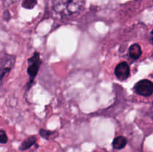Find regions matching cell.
Wrapping results in <instances>:
<instances>
[{
    "label": "cell",
    "instance_id": "cell-1",
    "mask_svg": "<svg viewBox=\"0 0 153 152\" xmlns=\"http://www.w3.org/2000/svg\"><path fill=\"white\" fill-rule=\"evenodd\" d=\"M85 0H54L53 8L56 13L65 16L76 15L83 10Z\"/></svg>",
    "mask_w": 153,
    "mask_h": 152
},
{
    "label": "cell",
    "instance_id": "cell-2",
    "mask_svg": "<svg viewBox=\"0 0 153 152\" xmlns=\"http://www.w3.org/2000/svg\"><path fill=\"white\" fill-rule=\"evenodd\" d=\"M28 66L27 69V73L29 75V81H28V89L31 87V85L33 84L34 78L37 76L38 73L39 69H40V64H41V60L40 58V54L38 52H34L32 57L28 60Z\"/></svg>",
    "mask_w": 153,
    "mask_h": 152
},
{
    "label": "cell",
    "instance_id": "cell-3",
    "mask_svg": "<svg viewBox=\"0 0 153 152\" xmlns=\"http://www.w3.org/2000/svg\"><path fill=\"white\" fill-rule=\"evenodd\" d=\"M134 90L136 93L142 96H150L153 92L152 82L147 79L140 80L134 86Z\"/></svg>",
    "mask_w": 153,
    "mask_h": 152
},
{
    "label": "cell",
    "instance_id": "cell-4",
    "mask_svg": "<svg viewBox=\"0 0 153 152\" xmlns=\"http://www.w3.org/2000/svg\"><path fill=\"white\" fill-rule=\"evenodd\" d=\"M114 74L120 80H125L130 76V68L126 62H121L117 64L114 69Z\"/></svg>",
    "mask_w": 153,
    "mask_h": 152
},
{
    "label": "cell",
    "instance_id": "cell-5",
    "mask_svg": "<svg viewBox=\"0 0 153 152\" xmlns=\"http://www.w3.org/2000/svg\"><path fill=\"white\" fill-rule=\"evenodd\" d=\"M14 57H12V58H10V59L7 61V63H6V65L4 66H2L0 68V86L2 84V80L4 76H5L6 75L8 74L10 72V70H11L12 66H13V63H14Z\"/></svg>",
    "mask_w": 153,
    "mask_h": 152
},
{
    "label": "cell",
    "instance_id": "cell-6",
    "mask_svg": "<svg viewBox=\"0 0 153 152\" xmlns=\"http://www.w3.org/2000/svg\"><path fill=\"white\" fill-rule=\"evenodd\" d=\"M128 53L130 57L134 60H137L140 57L142 54L141 47L137 43H134L131 45L128 49Z\"/></svg>",
    "mask_w": 153,
    "mask_h": 152
},
{
    "label": "cell",
    "instance_id": "cell-7",
    "mask_svg": "<svg viewBox=\"0 0 153 152\" xmlns=\"http://www.w3.org/2000/svg\"><path fill=\"white\" fill-rule=\"evenodd\" d=\"M36 142H37V137H34V136H31V137H28L19 145V151H25L30 148L31 146L35 144Z\"/></svg>",
    "mask_w": 153,
    "mask_h": 152
},
{
    "label": "cell",
    "instance_id": "cell-8",
    "mask_svg": "<svg viewBox=\"0 0 153 152\" xmlns=\"http://www.w3.org/2000/svg\"><path fill=\"white\" fill-rule=\"evenodd\" d=\"M127 144V139L126 137H123V136H119V137H117L116 138H114L113 142H112V145L114 149L117 150H121L123 148H125V146Z\"/></svg>",
    "mask_w": 153,
    "mask_h": 152
},
{
    "label": "cell",
    "instance_id": "cell-9",
    "mask_svg": "<svg viewBox=\"0 0 153 152\" xmlns=\"http://www.w3.org/2000/svg\"><path fill=\"white\" fill-rule=\"evenodd\" d=\"M37 4V0H23L22 6L25 9H32Z\"/></svg>",
    "mask_w": 153,
    "mask_h": 152
},
{
    "label": "cell",
    "instance_id": "cell-10",
    "mask_svg": "<svg viewBox=\"0 0 153 152\" xmlns=\"http://www.w3.org/2000/svg\"><path fill=\"white\" fill-rule=\"evenodd\" d=\"M39 134L41 136V137L46 139H49L50 136L52 134V131H47V130L45 129H40V131H39Z\"/></svg>",
    "mask_w": 153,
    "mask_h": 152
},
{
    "label": "cell",
    "instance_id": "cell-11",
    "mask_svg": "<svg viewBox=\"0 0 153 152\" xmlns=\"http://www.w3.org/2000/svg\"><path fill=\"white\" fill-rule=\"evenodd\" d=\"M7 142V137L5 131L3 130H0V143L5 144Z\"/></svg>",
    "mask_w": 153,
    "mask_h": 152
},
{
    "label": "cell",
    "instance_id": "cell-12",
    "mask_svg": "<svg viewBox=\"0 0 153 152\" xmlns=\"http://www.w3.org/2000/svg\"><path fill=\"white\" fill-rule=\"evenodd\" d=\"M10 15L7 10H6V11L4 13V14H3V18H4V19H6V20H8V19L10 18Z\"/></svg>",
    "mask_w": 153,
    "mask_h": 152
}]
</instances>
